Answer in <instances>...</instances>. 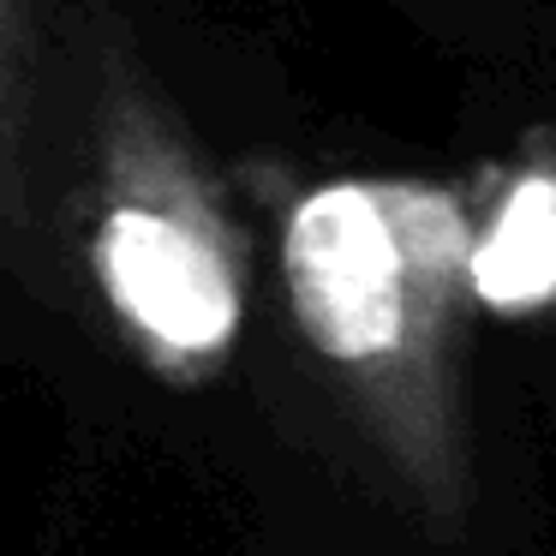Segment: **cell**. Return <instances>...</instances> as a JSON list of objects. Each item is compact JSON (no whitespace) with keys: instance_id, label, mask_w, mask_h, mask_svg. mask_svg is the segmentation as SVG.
Here are the masks:
<instances>
[{"instance_id":"obj_4","label":"cell","mask_w":556,"mask_h":556,"mask_svg":"<svg viewBox=\"0 0 556 556\" xmlns=\"http://www.w3.org/2000/svg\"><path fill=\"white\" fill-rule=\"evenodd\" d=\"M49 66L42 0H0V240L30 233V138Z\"/></svg>"},{"instance_id":"obj_3","label":"cell","mask_w":556,"mask_h":556,"mask_svg":"<svg viewBox=\"0 0 556 556\" xmlns=\"http://www.w3.org/2000/svg\"><path fill=\"white\" fill-rule=\"evenodd\" d=\"M472 210V288L479 305H532L556 293V144H527L496 162Z\"/></svg>"},{"instance_id":"obj_2","label":"cell","mask_w":556,"mask_h":556,"mask_svg":"<svg viewBox=\"0 0 556 556\" xmlns=\"http://www.w3.org/2000/svg\"><path fill=\"white\" fill-rule=\"evenodd\" d=\"M73 49L90 73L78 198L90 281L138 359L192 389L228 365L245 329L252 245L132 30L85 7L73 18Z\"/></svg>"},{"instance_id":"obj_1","label":"cell","mask_w":556,"mask_h":556,"mask_svg":"<svg viewBox=\"0 0 556 556\" xmlns=\"http://www.w3.org/2000/svg\"><path fill=\"white\" fill-rule=\"evenodd\" d=\"M245 180L276 210L288 312L341 389L377 472L437 539L460 532L479 503L467 192L419 174L293 180L264 162Z\"/></svg>"}]
</instances>
